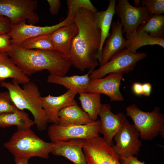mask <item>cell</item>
Wrapping results in <instances>:
<instances>
[{"label": "cell", "mask_w": 164, "mask_h": 164, "mask_svg": "<svg viewBox=\"0 0 164 164\" xmlns=\"http://www.w3.org/2000/svg\"><path fill=\"white\" fill-rule=\"evenodd\" d=\"M95 14L81 8L75 14L74 22L78 32L72 42L68 55L72 65L81 71L89 70L90 74L99 65L97 55L101 32L96 24Z\"/></svg>", "instance_id": "cell-1"}, {"label": "cell", "mask_w": 164, "mask_h": 164, "mask_svg": "<svg viewBox=\"0 0 164 164\" xmlns=\"http://www.w3.org/2000/svg\"><path fill=\"white\" fill-rule=\"evenodd\" d=\"M15 64L28 77L44 70L50 74L66 76L72 65L69 56L55 50H27L12 43L7 53Z\"/></svg>", "instance_id": "cell-2"}, {"label": "cell", "mask_w": 164, "mask_h": 164, "mask_svg": "<svg viewBox=\"0 0 164 164\" xmlns=\"http://www.w3.org/2000/svg\"><path fill=\"white\" fill-rule=\"evenodd\" d=\"M0 86L8 90L13 103L18 109L28 110L31 113L38 130L41 131L46 128L48 122L43 107L42 97L35 82L30 81L23 84L21 88L15 80H12L11 82H0Z\"/></svg>", "instance_id": "cell-3"}, {"label": "cell", "mask_w": 164, "mask_h": 164, "mask_svg": "<svg viewBox=\"0 0 164 164\" xmlns=\"http://www.w3.org/2000/svg\"><path fill=\"white\" fill-rule=\"evenodd\" d=\"M53 145V142H45L30 128L17 129L4 145L15 158L29 159L33 157L48 158Z\"/></svg>", "instance_id": "cell-4"}, {"label": "cell", "mask_w": 164, "mask_h": 164, "mask_svg": "<svg viewBox=\"0 0 164 164\" xmlns=\"http://www.w3.org/2000/svg\"><path fill=\"white\" fill-rule=\"evenodd\" d=\"M126 116L132 120L134 125L139 131L141 140L151 141L159 134L164 137V115L159 108L155 107L151 112H145L135 104L126 109Z\"/></svg>", "instance_id": "cell-5"}, {"label": "cell", "mask_w": 164, "mask_h": 164, "mask_svg": "<svg viewBox=\"0 0 164 164\" xmlns=\"http://www.w3.org/2000/svg\"><path fill=\"white\" fill-rule=\"evenodd\" d=\"M38 3L36 0H0V16L8 19L11 26L23 21L35 25L39 20L35 12Z\"/></svg>", "instance_id": "cell-6"}, {"label": "cell", "mask_w": 164, "mask_h": 164, "mask_svg": "<svg viewBox=\"0 0 164 164\" xmlns=\"http://www.w3.org/2000/svg\"><path fill=\"white\" fill-rule=\"evenodd\" d=\"M144 52L132 53L129 49L125 48L113 56L110 60L89 74L90 80L101 78L111 73L123 74L133 70L139 61L146 57Z\"/></svg>", "instance_id": "cell-7"}, {"label": "cell", "mask_w": 164, "mask_h": 164, "mask_svg": "<svg viewBox=\"0 0 164 164\" xmlns=\"http://www.w3.org/2000/svg\"><path fill=\"white\" fill-rule=\"evenodd\" d=\"M100 120L85 125L61 126L53 124L48 127L47 135L51 142L76 138L84 139L99 136Z\"/></svg>", "instance_id": "cell-8"}, {"label": "cell", "mask_w": 164, "mask_h": 164, "mask_svg": "<svg viewBox=\"0 0 164 164\" xmlns=\"http://www.w3.org/2000/svg\"><path fill=\"white\" fill-rule=\"evenodd\" d=\"M115 14L120 19L123 27L122 33H126V39L150 15L146 7L140 5L134 6L127 0H118V4L115 7Z\"/></svg>", "instance_id": "cell-9"}, {"label": "cell", "mask_w": 164, "mask_h": 164, "mask_svg": "<svg viewBox=\"0 0 164 164\" xmlns=\"http://www.w3.org/2000/svg\"><path fill=\"white\" fill-rule=\"evenodd\" d=\"M139 137V131L127 120L114 136L115 144L111 147L119 158L137 155L142 145Z\"/></svg>", "instance_id": "cell-10"}, {"label": "cell", "mask_w": 164, "mask_h": 164, "mask_svg": "<svg viewBox=\"0 0 164 164\" xmlns=\"http://www.w3.org/2000/svg\"><path fill=\"white\" fill-rule=\"evenodd\" d=\"M74 16L75 15L69 14L59 23L44 26L27 24L26 21H23L16 26H11L8 34L11 43L19 45L27 39L41 35L51 34L58 29L71 23L74 22Z\"/></svg>", "instance_id": "cell-11"}, {"label": "cell", "mask_w": 164, "mask_h": 164, "mask_svg": "<svg viewBox=\"0 0 164 164\" xmlns=\"http://www.w3.org/2000/svg\"><path fill=\"white\" fill-rule=\"evenodd\" d=\"M87 164H116L119 157L99 136L85 139L83 148Z\"/></svg>", "instance_id": "cell-12"}, {"label": "cell", "mask_w": 164, "mask_h": 164, "mask_svg": "<svg viewBox=\"0 0 164 164\" xmlns=\"http://www.w3.org/2000/svg\"><path fill=\"white\" fill-rule=\"evenodd\" d=\"M111 106L108 104H102L98 115L100 117L99 133L103 135V138L109 145L112 146L113 139L127 120L126 115L120 112L113 113Z\"/></svg>", "instance_id": "cell-13"}, {"label": "cell", "mask_w": 164, "mask_h": 164, "mask_svg": "<svg viewBox=\"0 0 164 164\" xmlns=\"http://www.w3.org/2000/svg\"><path fill=\"white\" fill-rule=\"evenodd\" d=\"M122 79V74L111 73L105 77L90 80L86 91L105 94L111 101H122L124 97L120 88Z\"/></svg>", "instance_id": "cell-14"}, {"label": "cell", "mask_w": 164, "mask_h": 164, "mask_svg": "<svg viewBox=\"0 0 164 164\" xmlns=\"http://www.w3.org/2000/svg\"><path fill=\"white\" fill-rule=\"evenodd\" d=\"M77 93L68 90L64 93L55 96L51 95L42 97L43 109L46 113L48 123L57 125L60 111L64 107L75 102L74 98Z\"/></svg>", "instance_id": "cell-15"}, {"label": "cell", "mask_w": 164, "mask_h": 164, "mask_svg": "<svg viewBox=\"0 0 164 164\" xmlns=\"http://www.w3.org/2000/svg\"><path fill=\"white\" fill-rule=\"evenodd\" d=\"M85 140L76 138L53 142V145L51 153L56 156H63L74 164H87L83 151Z\"/></svg>", "instance_id": "cell-16"}, {"label": "cell", "mask_w": 164, "mask_h": 164, "mask_svg": "<svg viewBox=\"0 0 164 164\" xmlns=\"http://www.w3.org/2000/svg\"><path fill=\"white\" fill-rule=\"evenodd\" d=\"M112 31L108 37L105 46L103 47L100 67L109 61L115 54L126 48V39L123 36L122 26L119 21L112 23Z\"/></svg>", "instance_id": "cell-17"}, {"label": "cell", "mask_w": 164, "mask_h": 164, "mask_svg": "<svg viewBox=\"0 0 164 164\" xmlns=\"http://www.w3.org/2000/svg\"><path fill=\"white\" fill-rule=\"evenodd\" d=\"M78 32V28L74 22L62 27L50 34L55 50L68 56L72 42Z\"/></svg>", "instance_id": "cell-18"}, {"label": "cell", "mask_w": 164, "mask_h": 164, "mask_svg": "<svg viewBox=\"0 0 164 164\" xmlns=\"http://www.w3.org/2000/svg\"><path fill=\"white\" fill-rule=\"evenodd\" d=\"M59 117L57 125L61 126L85 125L94 121L76 102L61 110Z\"/></svg>", "instance_id": "cell-19"}, {"label": "cell", "mask_w": 164, "mask_h": 164, "mask_svg": "<svg viewBox=\"0 0 164 164\" xmlns=\"http://www.w3.org/2000/svg\"><path fill=\"white\" fill-rule=\"evenodd\" d=\"M115 0H110L106 10L97 12L95 15V21L97 27L101 32V39L100 48L97 58L100 60L103 46L107 38L109 36V31L113 16L115 14Z\"/></svg>", "instance_id": "cell-20"}, {"label": "cell", "mask_w": 164, "mask_h": 164, "mask_svg": "<svg viewBox=\"0 0 164 164\" xmlns=\"http://www.w3.org/2000/svg\"><path fill=\"white\" fill-rule=\"evenodd\" d=\"M90 73L84 75H73L71 76H59L50 74L48 77V83L63 86L68 90L76 91L77 93L87 92V89L90 79Z\"/></svg>", "instance_id": "cell-21"}, {"label": "cell", "mask_w": 164, "mask_h": 164, "mask_svg": "<svg viewBox=\"0 0 164 164\" xmlns=\"http://www.w3.org/2000/svg\"><path fill=\"white\" fill-rule=\"evenodd\" d=\"M8 78L15 80L19 84L30 81L15 64L7 53L0 52V82Z\"/></svg>", "instance_id": "cell-22"}, {"label": "cell", "mask_w": 164, "mask_h": 164, "mask_svg": "<svg viewBox=\"0 0 164 164\" xmlns=\"http://www.w3.org/2000/svg\"><path fill=\"white\" fill-rule=\"evenodd\" d=\"M125 47L134 54L140 47L146 45H159L164 48V39L152 37L145 32L134 31L126 39Z\"/></svg>", "instance_id": "cell-23"}, {"label": "cell", "mask_w": 164, "mask_h": 164, "mask_svg": "<svg viewBox=\"0 0 164 164\" xmlns=\"http://www.w3.org/2000/svg\"><path fill=\"white\" fill-rule=\"evenodd\" d=\"M35 124L28 114L24 111L17 110L11 113L0 114V127L16 126L17 129L30 128Z\"/></svg>", "instance_id": "cell-24"}, {"label": "cell", "mask_w": 164, "mask_h": 164, "mask_svg": "<svg viewBox=\"0 0 164 164\" xmlns=\"http://www.w3.org/2000/svg\"><path fill=\"white\" fill-rule=\"evenodd\" d=\"M78 94V99L81 108L92 120L96 121L102 104L101 94L89 92H81Z\"/></svg>", "instance_id": "cell-25"}, {"label": "cell", "mask_w": 164, "mask_h": 164, "mask_svg": "<svg viewBox=\"0 0 164 164\" xmlns=\"http://www.w3.org/2000/svg\"><path fill=\"white\" fill-rule=\"evenodd\" d=\"M136 30L146 32L153 37L164 39V15H149Z\"/></svg>", "instance_id": "cell-26"}, {"label": "cell", "mask_w": 164, "mask_h": 164, "mask_svg": "<svg viewBox=\"0 0 164 164\" xmlns=\"http://www.w3.org/2000/svg\"><path fill=\"white\" fill-rule=\"evenodd\" d=\"M19 46L27 50H55L50 34L40 35L27 39Z\"/></svg>", "instance_id": "cell-27"}, {"label": "cell", "mask_w": 164, "mask_h": 164, "mask_svg": "<svg viewBox=\"0 0 164 164\" xmlns=\"http://www.w3.org/2000/svg\"><path fill=\"white\" fill-rule=\"evenodd\" d=\"M66 2L68 9L67 13L71 12L74 15L81 8H86L95 13L98 12L89 0H67Z\"/></svg>", "instance_id": "cell-28"}, {"label": "cell", "mask_w": 164, "mask_h": 164, "mask_svg": "<svg viewBox=\"0 0 164 164\" xmlns=\"http://www.w3.org/2000/svg\"><path fill=\"white\" fill-rule=\"evenodd\" d=\"M18 109L13 103L9 92H0V114L13 112Z\"/></svg>", "instance_id": "cell-29"}, {"label": "cell", "mask_w": 164, "mask_h": 164, "mask_svg": "<svg viewBox=\"0 0 164 164\" xmlns=\"http://www.w3.org/2000/svg\"><path fill=\"white\" fill-rule=\"evenodd\" d=\"M140 5L147 7L150 15L164 13V0H141Z\"/></svg>", "instance_id": "cell-30"}, {"label": "cell", "mask_w": 164, "mask_h": 164, "mask_svg": "<svg viewBox=\"0 0 164 164\" xmlns=\"http://www.w3.org/2000/svg\"><path fill=\"white\" fill-rule=\"evenodd\" d=\"M11 44L8 33L0 32V52L8 53L11 49Z\"/></svg>", "instance_id": "cell-31"}, {"label": "cell", "mask_w": 164, "mask_h": 164, "mask_svg": "<svg viewBox=\"0 0 164 164\" xmlns=\"http://www.w3.org/2000/svg\"><path fill=\"white\" fill-rule=\"evenodd\" d=\"M49 5V11L50 14L56 15L58 14L61 3L60 0H47Z\"/></svg>", "instance_id": "cell-32"}, {"label": "cell", "mask_w": 164, "mask_h": 164, "mask_svg": "<svg viewBox=\"0 0 164 164\" xmlns=\"http://www.w3.org/2000/svg\"><path fill=\"white\" fill-rule=\"evenodd\" d=\"M10 22L7 18L0 16V32L8 33L11 29Z\"/></svg>", "instance_id": "cell-33"}, {"label": "cell", "mask_w": 164, "mask_h": 164, "mask_svg": "<svg viewBox=\"0 0 164 164\" xmlns=\"http://www.w3.org/2000/svg\"><path fill=\"white\" fill-rule=\"evenodd\" d=\"M121 164H146L138 160L137 157L134 156L127 157L119 158Z\"/></svg>", "instance_id": "cell-34"}, {"label": "cell", "mask_w": 164, "mask_h": 164, "mask_svg": "<svg viewBox=\"0 0 164 164\" xmlns=\"http://www.w3.org/2000/svg\"><path fill=\"white\" fill-rule=\"evenodd\" d=\"M134 93L137 95H143L142 84L139 82L134 83L132 87Z\"/></svg>", "instance_id": "cell-35"}, {"label": "cell", "mask_w": 164, "mask_h": 164, "mask_svg": "<svg viewBox=\"0 0 164 164\" xmlns=\"http://www.w3.org/2000/svg\"><path fill=\"white\" fill-rule=\"evenodd\" d=\"M143 89V95L145 96L149 97L151 93L152 85L148 82L142 84Z\"/></svg>", "instance_id": "cell-36"}, {"label": "cell", "mask_w": 164, "mask_h": 164, "mask_svg": "<svg viewBox=\"0 0 164 164\" xmlns=\"http://www.w3.org/2000/svg\"><path fill=\"white\" fill-rule=\"evenodd\" d=\"M29 158H15V164H28Z\"/></svg>", "instance_id": "cell-37"}, {"label": "cell", "mask_w": 164, "mask_h": 164, "mask_svg": "<svg viewBox=\"0 0 164 164\" xmlns=\"http://www.w3.org/2000/svg\"><path fill=\"white\" fill-rule=\"evenodd\" d=\"M134 5L136 6V7H137L140 5V0H134Z\"/></svg>", "instance_id": "cell-38"}, {"label": "cell", "mask_w": 164, "mask_h": 164, "mask_svg": "<svg viewBox=\"0 0 164 164\" xmlns=\"http://www.w3.org/2000/svg\"></svg>", "instance_id": "cell-39"}]
</instances>
